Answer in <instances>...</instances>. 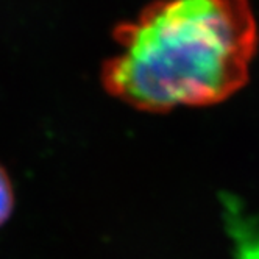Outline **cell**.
I'll return each instance as SVG.
<instances>
[{
	"instance_id": "1",
	"label": "cell",
	"mask_w": 259,
	"mask_h": 259,
	"mask_svg": "<svg viewBox=\"0 0 259 259\" xmlns=\"http://www.w3.org/2000/svg\"><path fill=\"white\" fill-rule=\"evenodd\" d=\"M109 96L147 113L209 106L248 81L257 30L248 0H158L114 30Z\"/></svg>"
},
{
	"instance_id": "2",
	"label": "cell",
	"mask_w": 259,
	"mask_h": 259,
	"mask_svg": "<svg viewBox=\"0 0 259 259\" xmlns=\"http://www.w3.org/2000/svg\"><path fill=\"white\" fill-rule=\"evenodd\" d=\"M14 208V191L11 180L0 164V227L10 219Z\"/></svg>"
}]
</instances>
